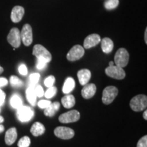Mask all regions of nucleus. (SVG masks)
<instances>
[{
    "mask_svg": "<svg viewBox=\"0 0 147 147\" xmlns=\"http://www.w3.org/2000/svg\"><path fill=\"white\" fill-rule=\"evenodd\" d=\"M47 62L44 61L42 60L38 59V61H37V65H36L37 69L42 70V69L45 68L46 66H47Z\"/></svg>",
    "mask_w": 147,
    "mask_h": 147,
    "instance_id": "34",
    "label": "nucleus"
},
{
    "mask_svg": "<svg viewBox=\"0 0 147 147\" xmlns=\"http://www.w3.org/2000/svg\"><path fill=\"white\" fill-rule=\"evenodd\" d=\"M147 29L146 28V29H145V32H144V40H145V42H146H146H147Z\"/></svg>",
    "mask_w": 147,
    "mask_h": 147,
    "instance_id": "37",
    "label": "nucleus"
},
{
    "mask_svg": "<svg viewBox=\"0 0 147 147\" xmlns=\"http://www.w3.org/2000/svg\"><path fill=\"white\" fill-rule=\"evenodd\" d=\"M31 144V140L28 136H24L19 140L18 142V147H29Z\"/></svg>",
    "mask_w": 147,
    "mask_h": 147,
    "instance_id": "26",
    "label": "nucleus"
},
{
    "mask_svg": "<svg viewBox=\"0 0 147 147\" xmlns=\"http://www.w3.org/2000/svg\"><path fill=\"white\" fill-rule=\"evenodd\" d=\"M34 91L36 93V95L37 97H42L45 95V92L42 89V87L40 85H36L34 87Z\"/></svg>",
    "mask_w": 147,
    "mask_h": 147,
    "instance_id": "30",
    "label": "nucleus"
},
{
    "mask_svg": "<svg viewBox=\"0 0 147 147\" xmlns=\"http://www.w3.org/2000/svg\"><path fill=\"white\" fill-rule=\"evenodd\" d=\"M33 55L36 56L37 59L42 60L49 63L52 59V55L49 51L41 45H36L33 49Z\"/></svg>",
    "mask_w": 147,
    "mask_h": 147,
    "instance_id": "1",
    "label": "nucleus"
},
{
    "mask_svg": "<svg viewBox=\"0 0 147 147\" xmlns=\"http://www.w3.org/2000/svg\"><path fill=\"white\" fill-rule=\"evenodd\" d=\"M60 108V104L59 102L51 103L49 107L45 108L44 113L47 117H53L55 113L58 111Z\"/></svg>",
    "mask_w": 147,
    "mask_h": 147,
    "instance_id": "19",
    "label": "nucleus"
},
{
    "mask_svg": "<svg viewBox=\"0 0 147 147\" xmlns=\"http://www.w3.org/2000/svg\"><path fill=\"white\" fill-rule=\"evenodd\" d=\"M137 147H147V136H144L138 142Z\"/></svg>",
    "mask_w": 147,
    "mask_h": 147,
    "instance_id": "32",
    "label": "nucleus"
},
{
    "mask_svg": "<svg viewBox=\"0 0 147 147\" xmlns=\"http://www.w3.org/2000/svg\"><path fill=\"white\" fill-rule=\"evenodd\" d=\"M55 135L63 140L71 139L74 136V131L72 129L66 127H57L54 131Z\"/></svg>",
    "mask_w": 147,
    "mask_h": 147,
    "instance_id": "11",
    "label": "nucleus"
},
{
    "mask_svg": "<svg viewBox=\"0 0 147 147\" xmlns=\"http://www.w3.org/2000/svg\"><path fill=\"white\" fill-rule=\"evenodd\" d=\"M84 55V48L80 45H75L71 48L67 54V59L70 61H75L81 59Z\"/></svg>",
    "mask_w": 147,
    "mask_h": 147,
    "instance_id": "9",
    "label": "nucleus"
},
{
    "mask_svg": "<svg viewBox=\"0 0 147 147\" xmlns=\"http://www.w3.org/2000/svg\"><path fill=\"white\" fill-rule=\"evenodd\" d=\"M51 102H50L49 100H42L39 101V102L38 103V105L40 108H42V109H45L49 107V106L51 105Z\"/></svg>",
    "mask_w": 147,
    "mask_h": 147,
    "instance_id": "31",
    "label": "nucleus"
},
{
    "mask_svg": "<svg viewBox=\"0 0 147 147\" xmlns=\"http://www.w3.org/2000/svg\"><path fill=\"white\" fill-rule=\"evenodd\" d=\"M40 74L38 73H34L32 74L29 76V82H30L31 87H35L37 84H38V81L40 79Z\"/></svg>",
    "mask_w": 147,
    "mask_h": 147,
    "instance_id": "27",
    "label": "nucleus"
},
{
    "mask_svg": "<svg viewBox=\"0 0 147 147\" xmlns=\"http://www.w3.org/2000/svg\"><path fill=\"white\" fill-rule=\"evenodd\" d=\"M101 44H102V49L104 53L108 54L113 51L114 43L111 39L108 38H103L101 41Z\"/></svg>",
    "mask_w": 147,
    "mask_h": 147,
    "instance_id": "18",
    "label": "nucleus"
},
{
    "mask_svg": "<svg viewBox=\"0 0 147 147\" xmlns=\"http://www.w3.org/2000/svg\"><path fill=\"white\" fill-rule=\"evenodd\" d=\"M17 138V131L15 127H12L6 131L5 135V144L8 145H12L14 144Z\"/></svg>",
    "mask_w": 147,
    "mask_h": 147,
    "instance_id": "16",
    "label": "nucleus"
},
{
    "mask_svg": "<svg viewBox=\"0 0 147 147\" xmlns=\"http://www.w3.org/2000/svg\"><path fill=\"white\" fill-rule=\"evenodd\" d=\"M143 118H144L145 120H146V119H147V111H146V110H145L144 114H143Z\"/></svg>",
    "mask_w": 147,
    "mask_h": 147,
    "instance_id": "39",
    "label": "nucleus"
},
{
    "mask_svg": "<svg viewBox=\"0 0 147 147\" xmlns=\"http://www.w3.org/2000/svg\"><path fill=\"white\" fill-rule=\"evenodd\" d=\"M96 86L94 84L90 83L85 84V85H84V87L82 89V96L84 99L91 98V97L94 96L95 93H96Z\"/></svg>",
    "mask_w": 147,
    "mask_h": 147,
    "instance_id": "14",
    "label": "nucleus"
},
{
    "mask_svg": "<svg viewBox=\"0 0 147 147\" xmlns=\"http://www.w3.org/2000/svg\"><path fill=\"white\" fill-rule=\"evenodd\" d=\"M77 76H78V78L80 84L81 85H85L88 83V82L89 81V80L91 79V73L90 70L87 69H82L78 71V74H77Z\"/></svg>",
    "mask_w": 147,
    "mask_h": 147,
    "instance_id": "15",
    "label": "nucleus"
},
{
    "mask_svg": "<svg viewBox=\"0 0 147 147\" xmlns=\"http://www.w3.org/2000/svg\"><path fill=\"white\" fill-rule=\"evenodd\" d=\"M3 71V68L2 67H1V66H0V74H2Z\"/></svg>",
    "mask_w": 147,
    "mask_h": 147,
    "instance_id": "41",
    "label": "nucleus"
},
{
    "mask_svg": "<svg viewBox=\"0 0 147 147\" xmlns=\"http://www.w3.org/2000/svg\"><path fill=\"white\" fill-rule=\"evenodd\" d=\"M11 85L14 87H21L23 85V82L19 78L16 76H12L10 78Z\"/></svg>",
    "mask_w": 147,
    "mask_h": 147,
    "instance_id": "25",
    "label": "nucleus"
},
{
    "mask_svg": "<svg viewBox=\"0 0 147 147\" xmlns=\"http://www.w3.org/2000/svg\"><path fill=\"white\" fill-rule=\"evenodd\" d=\"M129 105L134 111H142L147 106V97L144 95H136L130 101Z\"/></svg>",
    "mask_w": 147,
    "mask_h": 147,
    "instance_id": "2",
    "label": "nucleus"
},
{
    "mask_svg": "<svg viewBox=\"0 0 147 147\" xmlns=\"http://www.w3.org/2000/svg\"><path fill=\"white\" fill-rule=\"evenodd\" d=\"M80 113L76 110H70L67 113L62 114L59 117V120L62 123H69L76 122L80 119Z\"/></svg>",
    "mask_w": 147,
    "mask_h": 147,
    "instance_id": "10",
    "label": "nucleus"
},
{
    "mask_svg": "<svg viewBox=\"0 0 147 147\" xmlns=\"http://www.w3.org/2000/svg\"><path fill=\"white\" fill-rule=\"evenodd\" d=\"M75 87V81L71 77H69L65 80L63 87V92L65 94H69L73 91Z\"/></svg>",
    "mask_w": 147,
    "mask_h": 147,
    "instance_id": "20",
    "label": "nucleus"
},
{
    "mask_svg": "<svg viewBox=\"0 0 147 147\" xmlns=\"http://www.w3.org/2000/svg\"><path fill=\"white\" fill-rule=\"evenodd\" d=\"M118 95V89L114 86H108L104 89L102 93V102L104 104H110Z\"/></svg>",
    "mask_w": 147,
    "mask_h": 147,
    "instance_id": "4",
    "label": "nucleus"
},
{
    "mask_svg": "<svg viewBox=\"0 0 147 147\" xmlns=\"http://www.w3.org/2000/svg\"><path fill=\"white\" fill-rule=\"evenodd\" d=\"M26 97L28 102L32 104V106L36 105L37 96L34 91V87H29L26 90Z\"/></svg>",
    "mask_w": 147,
    "mask_h": 147,
    "instance_id": "22",
    "label": "nucleus"
},
{
    "mask_svg": "<svg viewBox=\"0 0 147 147\" xmlns=\"http://www.w3.org/2000/svg\"><path fill=\"white\" fill-rule=\"evenodd\" d=\"M21 41L23 42V45L26 47L32 45L33 42V33L32 28L30 25L25 24L23 27L21 32Z\"/></svg>",
    "mask_w": 147,
    "mask_h": 147,
    "instance_id": "8",
    "label": "nucleus"
},
{
    "mask_svg": "<svg viewBox=\"0 0 147 147\" xmlns=\"http://www.w3.org/2000/svg\"><path fill=\"white\" fill-rule=\"evenodd\" d=\"M8 83V80L5 78H0V87H5Z\"/></svg>",
    "mask_w": 147,
    "mask_h": 147,
    "instance_id": "36",
    "label": "nucleus"
},
{
    "mask_svg": "<svg viewBox=\"0 0 147 147\" xmlns=\"http://www.w3.org/2000/svg\"><path fill=\"white\" fill-rule=\"evenodd\" d=\"M7 40L8 43L12 46V47L18 48L21 44V32L18 28L11 29L7 37Z\"/></svg>",
    "mask_w": 147,
    "mask_h": 147,
    "instance_id": "5",
    "label": "nucleus"
},
{
    "mask_svg": "<svg viewBox=\"0 0 147 147\" xmlns=\"http://www.w3.org/2000/svg\"><path fill=\"white\" fill-rule=\"evenodd\" d=\"M105 73L110 78L117 80H122L125 77V72L123 69L117 65L108 66L105 69Z\"/></svg>",
    "mask_w": 147,
    "mask_h": 147,
    "instance_id": "6",
    "label": "nucleus"
},
{
    "mask_svg": "<svg viewBox=\"0 0 147 147\" xmlns=\"http://www.w3.org/2000/svg\"><path fill=\"white\" fill-rule=\"evenodd\" d=\"M119 0H106L104 3V7L107 10H113L119 5Z\"/></svg>",
    "mask_w": 147,
    "mask_h": 147,
    "instance_id": "24",
    "label": "nucleus"
},
{
    "mask_svg": "<svg viewBox=\"0 0 147 147\" xmlns=\"http://www.w3.org/2000/svg\"><path fill=\"white\" fill-rule=\"evenodd\" d=\"M129 55L124 48H121L117 51L115 55V63L116 65L123 68L128 64Z\"/></svg>",
    "mask_w": 147,
    "mask_h": 147,
    "instance_id": "3",
    "label": "nucleus"
},
{
    "mask_svg": "<svg viewBox=\"0 0 147 147\" xmlns=\"http://www.w3.org/2000/svg\"><path fill=\"white\" fill-rule=\"evenodd\" d=\"M75 97L72 95L67 94L61 99V103L65 108H71L75 105Z\"/></svg>",
    "mask_w": 147,
    "mask_h": 147,
    "instance_id": "21",
    "label": "nucleus"
},
{
    "mask_svg": "<svg viewBox=\"0 0 147 147\" xmlns=\"http://www.w3.org/2000/svg\"><path fill=\"white\" fill-rule=\"evenodd\" d=\"M3 121H4V119L3 118V117L0 116V124H1V123H3Z\"/></svg>",
    "mask_w": 147,
    "mask_h": 147,
    "instance_id": "40",
    "label": "nucleus"
},
{
    "mask_svg": "<svg viewBox=\"0 0 147 147\" xmlns=\"http://www.w3.org/2000/svg\"><path fill=\"white\" fill-rule=\"evenodd\" d=\"M24 14H25V9L23 7L20 6V5H16L12 8V12H11V20L14 23H18L22 20Z\"/></svg>",
    "mask_w": 147,
    "mask_h": 147,
    "instance_id": "13",
    "label": "nucleus"
},
{
    "mask_svg": "<svg viewBox=\"0 0 147 147\" xmlns=\"http://www.w3.org/2000/svg\"><path fill=\"white\" fill-rule=\"evenodd\" d=\"M34 115V111L28 106H22L17 109V117L21 122H28L33 118Z\"/></svg>",
    "mask_w": 147,
    "mask_h": 147,
    "instance_id": "7",
    "label": "nucleus"
},
{
    "mask_svg": "<svg viewBox=\"0 0 147 147\" xmlns=\"http://www.w3.org/2000/svg\"><path fill=\"white\" fill-rule=\"evenodd\" d=\"M3 131H4V127L1 124H0V134L2 133Z\"/></svg>",
    "mask_w": 147,
    "mask_h": 147,
    "instance_id": "38",
    "label": "nucleus"
},
{
    "mask_svg": "<svg viewBox=\"0 0 147 147\" xmlns=\"http://www.w3.org/2000/svg\"><path fill=\"white\" fill-rule=\"evenodd\" d=\"M112 65H114V62L113 61H110L109 63V66H112Z\"/></svg>",
    "mask_w": 147,
    "mask_h": 147,
    "instance_id": "42",
    "label": "nucleus"
},
{
    "mask_svg": "<svg viewBox=\"0 0 147 147\" xmlns=\"http://www.w3.org/2000/svg\"><path fill=\"white\" fill-rule=\"evenodd\" d=\"M57 91V88L55 87H53H53H49V89H47V91L45 93V97L48 99L52 98V97H53L56 95Z\"/></svg>",
    "mask_w": 147,
    "mask_h": 147,
    "instance_id": "28",
    "label": "nucleus"
},
{
    "mask_svg": "<svg viewBox=\"0 0 147 147\" xmlns=\"http://www.w3.org/2000/svg\"><path fill=\"white\" fill-rule=\"evenodd\" d=\"M55 82V78L53 76H49L45 79V84L46 87H53Z\"/></svg>",
    "mask_w": 147,
    "mask_h": 147,
    "instance_id": "29",
    "label": "nucleus"
},
{
    "mask_svg": "<svg viewBox=\"0 0 147 147\" xmlns=\"http://www.w3.org/2000/svg\"><path fill=\"white\" fill-rule=\"evenodd\" d=\"M5 99V94L2 90L0 89V106H1L4 104Z\"/></svg>",
    "mask_w": 147,
    "mask_h": 147,
    "instance_id": "35",
    "label": "nucleus"
},
{
    "mask_svg": "<svg viewBox=\"0 0 147 147\" xmlns=\"http://www.w3.org/2000/svg\"><path fill=\"white\" fill-rule=\"evenodd\" d=\"M45 127L40 122H36L31 127L30 131L34 136H39L45 132Z\"/></svg>",
    "mask_w": 147,
    "mask_h": 147,
    "instance_id": "17",
    "label": "nucleus"
},
{
    "mask_svg": "<svg viewBox=\"0 0 147 147\" xmlns=\"http://www.w3.org/2000/svg\"><path fill=\"white\" fill-rule=\"evenodd\" d=\"M10 105L12 108H16V109H18L23 106V101L21 96L18 94H14L10 98Z\"/></svg>",
    "mask_w": 147,
    "mask_h": 147,
    "instance_id": "23",
    "label": "nucleus"
},
{
    "mask_svg": "<svg viewBox=\"0 0 147 147\" xmlns=\"http://www.w3.org/2000/svg\"><path fill=\"white\" fill-rule=\"evenodd\" d=\"M18 72L20 73V74L23 75V76H26L27 74L28 71H27V68L25 64H21V65L18 67Z\"/></svg>",
    "mask_w": 147,
    "mask_h": 147,
    "instance_id": "33",
    "label": "nucleus"
},
{
    "mask_svg": "<svg viewBox=\"0 0 147 147\" xmlns=\"http://www.w3.org/2000/svg\"><path fill=\"white\" fill-rule=\"evenodd\" d=\"M101 41V38L98 34H93L88 36L84 40V49H91L98 45Z\"/></svg>",
    "mask_w": 147,
    "mask_h": 147,
    "instance_id": "12",
    "label": "nucleus"
}]
</instances>
